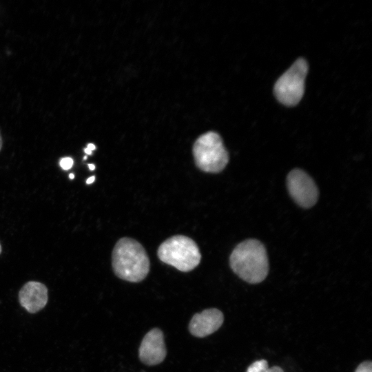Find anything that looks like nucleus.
Here are the masks:
<instances>
[{
    "label": "nucleus",
    "mask_w": 372,
    "mask_h": 372,
    "mask_svg": "<svg viewBox=\"0 0 372 372\" xmlns=\"http://www.w3.org/2000/svg\"><path fill=\"white\" fill-rule=\"evenodd\" d=\"M114 273L121 279L132 282L142 281L147 276L149 258L143 245L131 238H121L112 254Z\"/></svg>",
    "instance_id": "nucleus-1"
},
{
    "label": "nucleus",
    "mask_w": 372,
    "mask_h": 372,
    "mask_svg": "<svg viewBox=\"0 0 372 372\" xmlns=\"http://www.w3.org/2000/svg\"><path fill=\"white\" fill-rule=\"evenodd\" d=\"M229 263L238 277L251 284L261 282L269 272L265 247L256 239H248L239 243L231 254Z\"/></svg>",
    "instance_id": "nucleus-2"
},
{
    "label": "nucleus",
    "mask_w": 372,
    "mask_h": 372,
    "mask_svg": "<svg viewBox=\"0 0 372 372\" xmlns=\"http://www.w3.org/2000/svg\"><path fill=\"white\" fill-rule=\"evenodd\" d=\"M157 255L163 262L183 272L193 270L201 260L197 244L183 235H176L163 242L158 249Z\"/></svg>",
    "instance_id": "nucleus-3"
},
{
    "label": "nucleus",
    "mask_w": 372,
    "mask_h": 372,
    "mask_svg": "<svg viewBox=\"0 0 372 372\" xmlns=\"http://www.w3.org/2000/svg\"><path fill=\"white\" fill-rule=\"evenodd\" d=\"M192 152L196 167L205 172L219 173L229 162V154L223 140L214 132L200 136L194 144Z\"/></svg>",
    "instance_id": "nucleus-4"
},
{
    "label": "nucleus",
    "mask_w": 372,
    "mask_h": 372,
    "mask_svg": "<svg viewBox=\"0 0 372 372\" xmlns=\"http://www.w3.org/2000/svg\"><path fill=\"white\" fill-rule=\"evenodd\" d=\"M308 69L307 61L300 58L280 76L274 85L273 92L280 103L292 107L300 101L304 92Z\"/></svg>",
    "instance_id": "nucleus-5"
},
{
    "label": "nucleus",
    "mask_w": 372,
    "mask_h": 372,
    "mask_svg": "<svg viewBox=\"0 0 372 372\" xmlns=\"http://www.w3.org/2000/svg\"><path fill=\"white\" fill-rule=\"evenodd\" d=\"M287 185L293 200L303 208H310L317 202L319 192L312 178L300 169L291 171L287 178Z\"/></svg>",
    "instance_id": "nucleus-6"
},
{
    "label": "nucleus",
    "mask_w": 372,
    "mask_h": 372,
    "mask_svg": "<svg viewBox=\"0 0 372 372\" xmlns=\"http://www.w3.org/2000/svg\"><path fill=\"white\" fill-rule=\"evenodd\" d=\"M166 353L163 332L159 329H152L144 336L140 345L141 361L149 366L156 365L164 360Z\"/></svg>",
    "instance_id": "nucleus-7"
},
{
    "label": "nucleus",
    "mask_w": 372,
    "mask_h": 372,
    "mask_svg": "<svg viewBox=\"0 0 372 372\" xmlns=\"http://www.w3.org/2000/svg\"><path fill=\"white\" fill-rule=\"evenodd\" d=\"M48 300V289L37 281L26 282L19 292V301L22 307L30 313L41 310Z\"/></svg>",
    "instance_id": "nucleus-8"
},
{
    "label": "nucleus",
    "mask_w": 372,
    "mask_h": 372,
    "mask_svg": "<svg viewBox=\"0 0 372 372\" xmlns=\"http://www.w3.org/2000/svg\"><path fill=\"white\" fill-rule=\"evenodd\" d=\"M223 321L224 316L220 310L215 308L205 309L192 317L189 329L193 335L203 338L217 331Z\"/></svg>",
    "instance_id": "nucleus-9"
},
{
    "label": "nucleus",
    "mask_w": 372,
    "mask_h": 372,
    "mask_svg": "<svg viewBox=\"0 0 372 372\" xmlns=\"http://www.w3.org/2000/svg\"><path fill=\"white\" fill-rule=\"evenodd\" d=\"M269 369L268 362L265 360H259L251 363L246 372H266Z\"/></svg>",
    "instance_id": "nucleus-10"
},
{
    "label": "nucleus",
    "mask_w": 372,
    "mask_h": 372,
    "mask_svg": "<svg viewBox=\"0 0 372 372\" xmlns=\"http://www.w3.org/2000/svg\"><path fill=\"white\" fill-rule=\"evenodd\" d=\"M355 372H372V362L367 360L360 363Z\"/></svg>",
    "instance_id": "nucleus-11"
},
{
    "label": "nucleus",
    "mask_w": 372,
    "mask_h": 372,
    "mask_svg": "<svg viewBox=\"0 0 372 372\" xmlns=\"http://www.w3.org/2000/svg\"><path fill=\"white\" fill-rule=\"evenodd\" d=\"M73 163L74 162L72 158L65 157L61 159L59 165L63 169L68 170L72 167Z\"/></svg>",
    "instance_id": "nucleus-12"
},
{
    "label": "nucleus",
    "mask_w": 372,
    "mask_h": 372,
    "mask_svg": "<svg viewBox=\"0 0 372 372\" xmlns=\"http://www.w3.org/2000/svg\"><path fill=\"white\" fill-rule=\"evenodd\" d=\"M266 372H284L282 369L278 366H273L272 367L269 368Z\"/></svg>",
    "instance_id": "nucleus-13"
},
{
    "label": "nucleus",
    "mask_w": 372,
    "mask_h": 372,
    "mask_svg": "<svg viewBox=\"0 0 372 372\" xmlns=\"http://www.w3.org/2000/svg\"><path fill=\"white\" fill-rule=\"evenodd\" d=\"M95 180V176H90V178H88L86 180V183L87 184H91Z\"/></svg>",
    "instance_id": "nucleus-14"
},
{
    "label": "nucleus",
    "mask_w": 372,
    "mask_h": 372,
    "mask_svg": "<svg viewBox=\"0 0 372 372\" xmlns=\"http://www.w3.org/2000/svg\"><path fill=\"white\" fill-rule=\"evenodd\" d=\"M87 148L92 152V150H94L96 149V147L94 144L89 143Z\"/></svg>",
    "instance_id": "nucleus-15"
},
{
    "label": "nucleus",
    "mask_w": 372,
    "mask_h": 372,
    "mask_svg": "<svg viewBox=\"0 0 372 372\" xmlns=\"http://www.w3.org/2000/svg\"><path fill=\"white\" fill-rule=\"evenodd\" d=\"M88 167L90 170H94L95 169V166L93 164H89Z\"/></svg>",
    "instance_id": "nucleus-16"
},
{
    "label": "nucleus",
    "mask_w": 372,
    "mask_h": 372,
    "mask_svg": "<svg viewBox=\"0 0 372 372\" xmlns=\"http://www.w3.org/2000/svg\"><path fill=\"white\" fill-rule=\"evenodd\" d=\"M84 151H85V152L87 154H92V151L90 150L89 149H87V148H85V149H84Z\"/></svg>",
    "instance_id": "nucleus-17"
},
{
    "label": "nucleus",
    "mask_w": 372,
    "mask_h": 372,
    "mask_svg": "<svg viewBox=\"0 0 372 372\" xmlns=\"http://www.w3.org/2000/svg\"><path fill=\"white\" fill-rule=\"evenodd\" d=\"M69 178H70V179H73V178H74V175L73 174H69Z\"/></svg>",
    "instance_id": "nucleus-18"
},
{
    "label": "nucleus",
    "mask_w": 372,
    "mask_h": 372,
    "mask_svg": "<svg viewBox=\"0 0 372 372\" xmlns=\"http://www.w3.org/2000/svg\"><path fill=\"white\" fill-rule=\"evenodd\" d=\"M1 147H2V139H1V134H0V151H1Z\"/></svg>",
    "instance_id": "nucleus-19"
},
{
    "label": "nucleus",
    "mask_w": 372,
    "mask_h": 372,
    "mask_svg": "<svg viewBox=\"0 0 372 372\" xmlns=\"http://www.w3.org/2000/svg\"><path fill=\"white\" fill-rule=\"evenodd\" d=\"M1 245H0V253H1Z\"/></svg>",
    "instance_id": "nucleus-20"
},
{
    "label": "nucleus",
    "mask_w": 372,
    "mask_h": 372,
    "mask_svg": "<svg viewBox=\"0 0 372 372\" xmlns=\"http://www.w3.org/2000/svg\"><path fill=\"white\" fill-rule=\"evenodd\" d=\"M86 158H87V156H85V157H84V159L85 160Z\"/></svg>",
    "instance_id": "nucleus-21"
}]
</instances>
